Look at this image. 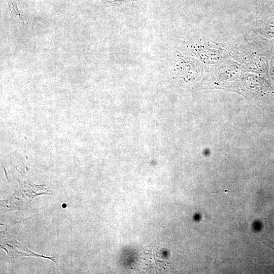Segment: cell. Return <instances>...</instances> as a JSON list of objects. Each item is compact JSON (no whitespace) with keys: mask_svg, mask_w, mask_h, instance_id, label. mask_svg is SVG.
Segmentation results:
<instances>
[{"mask_svg":"<svg viewBox=\"0 0 274 274\" xmlns=\"http://www.w3.org/2000/svg\"><path fill=\"white\" fill-rule=\"evenodd\" d=\"M266 246H267V247H270V248H272V249H273V250H274V248H272V247H270V246H268V245H266Z\"/></svg>","mask_w":274,"mask_h":274,"instance_id":"6da1fadb","label":"cell"}]
</instances>
